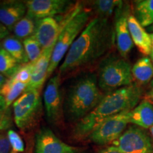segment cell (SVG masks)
<instances>
[{"mask_svg":"<svg viewBox=\"0 0 153 153\" xmlns=\"http://www.w3.org/2000/svg\"><path fill=\"white\" fill-rule=\"evenodd\" d=\"M114 43V28L108 19L94 17L70 47L59 68V74L64 75L94 62L109 51Z\"/></svg>","mask_w":153,"mask_h":153,"instance_id":"cell-1","label":"cell"},{"mask_svg":"<svg viewBox=\"0 0 153 153\" xmlns=\"http://www.w3.org/2000/svg\"><path fill=\"white\" fill-rule=\"evenodd\" d=\"M142 95L143 90L137 83L104 95L94 109L75 124L74 137L77 140L89 137L108 118L133 110L139 103Z\"/></svg>","mask_w":153,"mask_h":153,"instance_id":"cell-2","label":"cell"},{"mask_svg":"<svg viewBox=\"0 0 153 153\" xmlns=\"http://www.w3.org/2000/svg\"><path fill=\"white\" fill-rule=\"evenodd\" d=\"M104 97L96 74L79 76L70 84L64 97L65 118L77 123L92 111Z\"/></svg>","mask_w":153,"mask_h":153,"instance_id":"cell-3","label":"cell"},{"mask_svg":"<svg viewBox=\"0 0 153 153\" xmlns=\"http://www.w3.org/2000/svg\"><path fill=\"white\" fill-rule=\"evenodd\" d=\"M97 80L99 89L106 94L131 85L134 80L132 67L126 59L111 55L101 63Z\"/></svg>","mask_w":153,"mask_h":153,"instance_id":"cell-4","label":"cell"},{"mask_svg":"<svg viewBox=\"0 0 153 153\" xmlns=\"http://www.w3.org/2000/svg\"><path fill=\"white\" fill-rule=\"evenodd\" d=\"M90 16L91 11L83 9L79 4L77 11L65 26L57 38L48 71L46 81H48L60 61L65 58L74 41L86 27L89 22Z\"/></svg>","mask_w":153,"mask_h":153,"instance_id":"cell-5","label":"cell"},{"mask_svg":"<svg viewBox=\"0 0 153 153\" xmlns=\"http://www.w3.org/2000/svg\"><path fill=\"white\" fill-rule=\"evenodd\" d=\"M43 109L40 90L24 92L13 103L14 122L21 131H27L36 123Z\"/></svg>","mask_w":153,"mask_h":153,"instance_id":"cell-6","label":"cell"},{"mask_svg":"<svg viewBox=\"0 0 153 153\" xmlns=\"http://www.w3.org/2000/svg\"><path fill=\"white\" fill-rule=\"evenodd\" d=\"M79 4L65 14L50 16L36 21L34 36L43 49L47 48L54 44L65 26L77 11Z\"/></svg>","mask_w":153,"mask_h":153,"instance_id":"cell-7","label":"cell"},{"mask_svg":"<svg viewBox=\"0 0 153 153\" xmlns=\"http://www.w3.org/2000/svg\"><path fill=\"white\" fill-rule=\"evenodd\" d=\"M44 108L49 123L60 125L64 119V97L60 87V75L57 74L48 81L43 93Z\"/></svg>","mask_w":153,"mask_h":153,"instance_id":"cell-8","label":"cell"},{"mask_svg":"<svg viewBox=\"0 0 153 153\" xmlns=\"http://www.w3.org/2000/svg\"><path fill=\"white\" fill-rule=\"evenodd\" d=\"M131 111H127L108 118L89 135L91 142L99 145L112 144L126 131L130 123Z\"/></svg>","mask_w":153,"mask_h":153,"instance_id":"cell-9","label":"cell"},{"mask_svg":"<svg viewBox=\"0 0 153 153\" xmlns=\"http://www.w3.org/2000/svg\"><path fill=\"white\" fill-rule=\"evenodd\" d=\"M112 145L123 153H153V141L149 134L136 126L126 129Z\"/></svg>","mask_w":153,"mask_h":153,"instance_id":"cell-10","label":"cell"},{"mask_svg":"<svg viewBox=\"0 0 153 153\" xmlns=\"http://www.w3.org/2000/svg\"><path fill=\"white\" fill-rule=\"evenodd\" d=\"M27 15L36 21L47 17L65 14L75 7L68 0H28L25 1Z\"/></svg>","mask_w":153,"mask_h":153,"instance_id":"cell-11","label":"cell"},{"mask_svg":"<svg viewBox=\"0 0 153 153\" xmlns=\"http://www.w3.org/2000/svg\"><path fill=\"white\" fill-rule=\"evenodd\" d=\"M129 9L123 4L120 5L115 13L114 34L115 43L120 56L126 59L133 47V43L130 33L128 18Z\"/></svg>","mask_w":153,"mask_h":153,"instance_id":"cell-12","label":"cell"},{"mask_svg":"<svg viewBox=\"0 0 153 153\" xmlns=\"http://www.w3.org/2000/svg\"><path fill=\"white\" fill-rule=\"evenodd\" d=\"M77 149L58 138L48 128H42L36 134V153H76Z\"/></svg>","mask_w":153,"mask_h":153,"instance_id":"cell-13","label":"cell"},{"mask_svg":"<svg viewBox=\"0 0 153 153\" xmlns=\"http://www.w3.org/2000/svg\"><path fill=\"white\" fill-rule=\"evenodd\" d=\"M55 43L56 42L50 47L43 49L38 60L33 62L31 78L24 92L32 90H41L43 83L46 81L48 71Z\"/></svg>","mask_w":153,"mask_h":153,"instance_id":"cell-14","label":"cell"},{"mask_svg":"<svg viewBox=\"0 0 153 153\" xmlns=\"http://www.w3.org/2000/svg\"><path fill=\"white\" fill-rule=\"evenodd\" d=\"M26 14L27 8L25 1L13 0L0 3V22L10 32Z\"/></svg>","mask_w":153,"mask_h":153,"instance_id":"cell-15","label":"cell"},{"mask_svg":"<svg viewBox=\"0 0 153 153\" xmlns=\"http://www.w3.org/2000/svg\"><path fill=\"white\" fill-rule=\"evenodd\" d=\"M128 24L133 44H135L140 53L145 55H150L152 41L150 33L140 24L134 15L129 14Z\"/></svg>","mask_w":153,"mask_h":153,"instance_id":"cell-16","label":"cell"},{"mask_svg":"<svg viewBox=\"0 0 153 153\" xmlns=\"http://www.w3.org/2000/svg\"><path fill=\"white\" fill-rule=\"evenodd\" d=\"M129 121L144 129H150L153 126V106L150 101L145 99L131 110Z\"/></svg>","mask_w":153,"mask_h":153,"instance_id":"cell-17","label":"cell"},{"mask_svg":"<svg viewBox=\"0 0 153 153\" xmlns=\"http://www.w3.org/2000/svg\"><path fill=\"white\" fill-rule=\"evenodd\" d=\"M133 79L138 85H145L153 79V63L150 57L140 58L132 67Z\"/></svg>","mask_w":153,"mask_h":153,"instance_id":"cell-18","label":"cell"},{"mask_svg":"<svg viewBox=\"0 0 153 153\" xmlns=\"http://www.w3.org/2000/svg\"><path fill=\"white\" fill-rule=\"evenodd\" d=\"M2 48L9 53L19 64L24 65L30 62L25 51L24 44L14 36H9L1 42Z\"/></svg>","mask_w":153,"mask_h":153,"instance_id":"cell-19","label":"cell"},{"mask_svg":"<svg viewBox=\"0 0 153 153\" xmlns=\"http://www.w3.org/2000/svg\"><path fill=\"white\" fill-rule=\"evenodd\" d=\"M134 16L143 28L153 24V0L134 1Z\"/></svg>","mask_w":153,"mask_h":153,"instance_id":"cell-20","label":"cell"},{"mask_svg":"<svg viewBox=\"0 0 153 153\" xmlns=\"http://www.w3.org/2000/svg\"><path fill=\"white\" fill-rule=\"evenodd\" d=\"M27 86V84L14 81L11 78L7 79L0 90V94L2 95L5 99L6 108L11 106L19 98L21 94L24 92Z\"/></svg>","mask_w":153,"mask_h":153,"instance_id":"cell-21","label":"cell"},{"mask_svg":"<svg viewBox=\"0 0 153 153\" xmlns=\"http://www.w3.org/2000/svg\"><path fill=\"white\" fill-rule=\"evenodd\" d=\"M36 27V21L26 14L22 19H21L13 28V33L15 37L21 40L34 36Z\"/></svg>","mask_w":153,"mask_h":153,"instance_id":"cell-22","label":"cell"},{"mask_svg":"<svg viewBox=\"0 0 153 153\" xmlns=\"http://www.w3.org/2000/svg\"><path fill=\"white\" fill-rule=\"evenodd\" d=\"M123 3L118 0H97L92 1L91 6L97 14V16L108 19Z\"/></svg>","mask_w":153,"mask_h":153,"instance_id":"cell-23","label":"cell"},{"mask_svg":"<svg viewBox=\"0 0 153 153\" xmlns=\"http://www.w3.org/2000/svg\"><path fill=\"white\" fill-rule=\"evenodd\" d=\"M22 65L4 48L0 49V73L7 79L12 77Z\"/></svg>","mask_w":153,"mask_h":153,"instance_id":"cell-24","label":"cell"},{"mask_svg":"<svg viewBox=\"0 0 153 153\" xmlns=\"http://www.w3.org/2000/svg\"><path fill=\"white\" fill-rule=\"evenodd\" d=\"M23 44H24L25 51H26L29 62H36L41 55L43 50L38 40L35 38V36H33L24 40Z\"/></svg>","mask_w":153,"mask_h":153,"instance_id":"cell-25","label":"cell"},{"mask_svg":"<svg viewBox=\"0 0 153 153\" xmlns=\"http://www.w3.org/2000/svg\"><path fill=\"white\" fill-rule=\"evenodd\" d=\"M33 62H28L27 64L22 65L20 68L11 79L14 81L20 82L28 85L31 78L32 70H33Z\"/></svg>","mask_w":153,"mask_h":153,"instance_id":"cell-26","label":"cell"},{"mask_svg":"<svg viewBox=\"0 0 153 153\" xmlns=\"http://www.w3.org/2000/svg\"><path fill=\"white\" fill-rule=\"evenodd\" d=\"M7 134L11 145V153H22L24 152V143L20 135L13 130H9Z\"/></svg>","mask_w":153,"mask_h":153,"instance_id":"cell-27","label":"cell"},{"mask_svg":"<svg viewBox=\"0 0 153 153\" xmlns=\"http://www.w3.org/2000/svg\"><path fill=\"white\" fill-rule=\"evenodd\" d=\"M0 153H11V145L7 134L0 133Z\"/></svg>","mask_w":153,"mask_h":153,"instance_id":"cell-28","label":"cell"},{"mask_svg":"<svg viewBox=\"0 0 153 153\" xmlns=\"http://www.w3.org/2000/svg\"><path fill=\"white\" fill-rule=\"evenodd\" d=\"M98 153H123L121 152L119 149L111 145V146L105 147L104 148H101L98 151Z\"/></svg>","mask_w":153,"mask_h":153,"instance_id":"cell-29","label":"cell"},{"mask_svg":"<svg viewBox=\"0 0 153 153\" xmlns=\"http://www.w3.org/2000/svg\"><path fill=\"white\" fill-rule=\"evenodd\" d=\"M10 31L0 22V40L4 39L7 36H9Z\"/></svg>","mask_w":153,"mask_h":153,"instance_id":"cell-30","label":"cell"},{"mask_svg":"<svg viewBox=\"0 0 153 153\" xmlns=\"http://www.w3.org/2000/svg\"><path fill=\"white\" fill-rule=\"evenodd\" d=\"M146 99H148L150 101H153V79L152 81L150 82V89L148 91V93L146 94Z\"/></svg>","mask_w":153,"mask_h":153,"instance_id":"cell-31","label":"cell"},{"mask_svg":"<svg viewBox=\"0 0 153 153\" xmlns=\"http://www.w3.org/2000/svg\"><path fill=\"white\" fill-rule=\"evenodd\" d=\"M7 123H8V122L5 119L4 115L3 112L1 111H0V129H3L4 128H5Z\"/></svg>","mask_w":153,"mask_h":153,"instance_id":"cell-32","label":"cell"},{"mask_svg":"<svg viewBox=\"0 0 153 153\" xmlns=\"http://www.w3.org/2000/svg\"><path fill=\"white\" fill-rule=\"evenodd\" d=\"M6 108V101L4 97L1 94H0V111H3Z\"/></svg>","mask_w":153,"mask_h":153,"instance_id":"cell-33","label":"cell"},{"mask_svg":"<svg viewBox=\"0 0 153 153\" xmlns=\"http://www.w3.org/2000/svg\"><path fill=\"white\" fill-rule=\"evenodd\" d=\"M7 79H7V77H5L4 76L2 75V74L0 73V90H1V87H3L4 85L7 82Z\"/></svg>","mask_w":153,"mask_h":153,"instance_id":"cell-34","label":"cell"},{"mask_svg":"<svg viewBox=\"0 0 153 153\" xmlns=\"http://www.w3.org/2000/svg\"><path fill=\"white\" fill-rule=\"evenodd\" d=\"M150 37H151V41H152V46H151V51H150V58L151 59V60H152V62L153 63V33H150Z\"/></svg>","mask_w":153,"mask_h":153,"instance_id":"cell-35","label":"cell"},{"mask_svg":"<svg viewBox=\"0 0 153 153\" xmlns=\"http://www.w3.org/2000/svg\"><path fill=\"white\" fill-rule=\"evenodd\" d=\"M147 31L149 32L150 33H153V24L151 25L150 26H149V27L147 28Z\"/></svg>","mask_w":153,"mask_h":153,"instance_id":"cell-36","label":"cell"},{"mask_svg":"<svg viewBox=\"0 0 153 153\" xmlns=\"http://www.w3.org/2000/svg\"><path fill=\"white\" fill-rule=\"evenodd\" d=\"M150 134H151V136L152 137V141H153V126L150 128Z\"/></svg>","mask_w":153,"mask_h":153,"instance_id":"cell-37","label":"cell"},{"mask_svg":"<svg viewBox=\"0 0 153 153\" xmlns=\"http://www.w3.org/2000/svg\"><path fill=\"white\" fill-rule=\"evenodd\" d=\"M1 48H2V45H1V42H0V49H1Z\"/></svg>","mask_w":153,"mask_h":153,"instance_id":"cell-38","label":"cell"},{"mask_svg":"<svg viewBox=\"0 0 153 153\" xmlns=\"http://www.w3.org/2000/svg\"><path fill=\"white\" fill-rule=\"evenodd\" d=\"M81 153H84V152H81Z\"/></svg>","mask_w":153,"mask_h":153,"instance_id":"cell-39","label":"cell"}]
</instances>
